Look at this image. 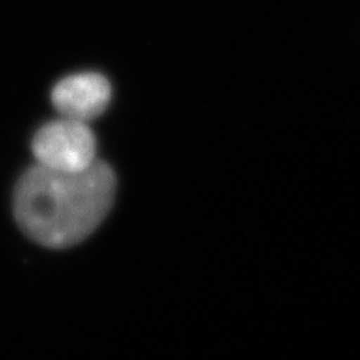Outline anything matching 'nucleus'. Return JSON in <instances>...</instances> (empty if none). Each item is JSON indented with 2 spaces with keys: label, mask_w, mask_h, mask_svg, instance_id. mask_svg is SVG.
Wrapping results in <instances>:
<instances>
[{
  "label": "nucleus",
  "mask_w": 360,
  "mask_h": 360,
  "mask_svg": "<svg viewBox=\"0 0 360 360\" xmlns=\"http://www.w3.org/2000/svg\"><path fill=\"white\" fill-rule=\"evenodd\" d=\"M115 191V174L103 162L75 172L38 165L18 181L13 212L28 238L50 248H67L99 227Z\"/></svg>",
  "instance_id": "f257e3e1"
},
{
  "label": "nucleus",
  "mask_w": 360,
  "mask_h": 360,
  "mask_svg": "<svg viewBox=\"0 0 360 360\" xmlns=\"http://www.w3.org/2000/svg\"><path fill=\"white\" fill-rule=\"evenodd\" d=\"M38 165L75 172L96 162V143L84 122L65 117L39 129L32 142Z\"/></svg>",
  "instance_id": "f03ea898"
},
{
  "label": "nucleus",
  "mask_w": 360,
  "mask_h": 360,
  "mask_svg": "<svg viewBox=\"0 0 360 360\" xmlns=\"http://www.w3.org/2000/svg\"><path fill=\"white\" fill-rule=\"evenodd\" d=\"M110 99L111 86L108 80L95 72L65 77L52 91L55 108L65 117L84 123L102 115Z\"/></svg>",
  "instance_id": "7ed1b4c3"
}]
</instances>
